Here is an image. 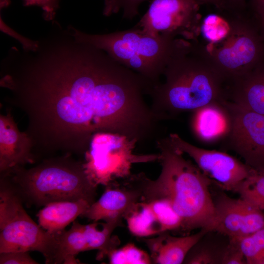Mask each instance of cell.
Segmentation results:
<instances>
[{"label": "cell", "instance_id": "1", "mask_svg": "<svg viewBox=\"0 0 264 264\" xmlns=\"http://www.w3.org/2000/svg\"><path fill=\"white\" fill-rule=\"evenodd\" d=\"M53 25L34 49L15 48L0 73V86L10 93L4 101L27 116L36 158L58 152L85 155L99 133L138 144L152 140L159 123L144 99L151 83Z\"/></svg>", "mask_w": 264, "mask_h": 264}, {"label": "cell", "instance_id": "2", "mask_svg": "<svg viewBox=\"0 0 264 264\" xmlns=\"http://www.w3.org/2000/svg\"><path fill=\"white\" fill-rule=\"evenodd\" d=\"M162 75L149 94L160 122L225 99V83L199 40L176 38Z\"/></svg>", "mask_w": 264, "mask_h": 264}, {"label": "cell", "instance_id": "3", "mask_svg": "<svg viewBox=\"0 0 264 264\" xmlns=\"http://www.w3.org/2000/svg\"><path fill=\"white\" fill-rule=\"evenodd\" d=\"M161 166L158 177L152 180L143 173L132 175L141 194V201L165 198L182 220L181 230L214 231L216 213L209 190L211 181L197 166L185 159L168 136L155 141Z\"/></svg>", "mask_w": 264, "mask_h": 264}, {"label": "cell", "instance_id": "4", "mask_svg": "<svg viewBox=\"0 0 264 264\" xmlns=\"http://www.w3.org/2000/svg\"><path fill=\"white\" fill-rule=\"evenodd\" d=\"M0 176L28 206L82 199L91 205L97 196V186L87 174L84 162L70 154L45 157L29 169L17 166L0 173Z\"/></svg>", "mask_w": 264, "mask_h": 264}, {"label": "cell", "instance_id": "5", "mask_svg": "<svg viewBox=\"0 0 264 264\" xmlns=\"http://www.w3.org/2000/svg\"><path fill=\"white\" fill-rule=\"evenodd\" d=\"M78 41L101 49L123 66L151 82L154 86L160 78L171 53L175 40L151 36L135 26L104 34L84 33L68 26Z\"/></svg>", "mask_w": 264, "mask_h": 264}, {"label": "cell", "instance_id": "6", "mask_svg": "<svg viewBox=\"0 0 264 264\" xmlns=\"http://www.w3.org/2000/svg\"><path fill=\"white\" fill-rule=\"evenodd\" d=\"M229 29L220 40L202 43L225 85L244 75L264 59V39L259 24L245 14L223 11Z\"/></svg>", "mask_w": 264, "mask_h": 264}, {"label": "cell", "instance_id": "7", "mask_svg": "<svg viewBox=\"0 0 264 264\" xmlns=\"http://www.w3.org/2000/svg\"><path fill=\"white\" fill-rule=\"evenodd\" d=\"M9 183L0 178V253L38 251L54 264L63 231L52 233L34 222Z\"/></svg>", "mask_w": 264, "mask_h": 264}, {"label": "cell", "instance_id": "8", "mask_svg": "<svg viewBox=\"0 0 264 264\" xmlns=\"http://www.w3.org/2000/svg\"><path fill=\"white\" fill-rule=\"evenodd\" d=\"M137 144L136 140L118 134H95L84 155V166L89 177L97 186H106L116 180L129 177L135 164L159 160V153H134Z\"/></svg>", "mask_w": 264, "mask_h": 264}, {"label": "cell", "instance_id": "9", "mask_svg": "<svg viewBox=\"0 0 264 264\" xmlns=\"http://www.w3.org/2000/svg\"><path fill=\"white\" fill-rule=\"evenodd\" d=\"M200 6L197 0H153L136 26L155 37L198 41Z\"/></svg>", "mask_w": 264, "mask_h": 264}, {"label": "cell", "instance_id": "10", "mask_svg": "<svg viewBox=\"0 0 264 264\" xmlns=\"http://www.w3.org/2000/svg\"><path fill=\"white\" fill-rule=\"evenodd\" d=\"M221 103L228 117V147L250 168L264 173V115L226 99Z\"/></svg>", "mask_w": 264, "mask_h": 264}, {"label": "cell", "instance_id": "11", "mask_svg": "<svg viewBox=\"0 0 264 264\" xmlns=\"http://www.w3.org/2000/svg\"><path fill=\"white\" fill-rule=\"evenodd\" d=\"M168 137L176 149L189 155L208 177L225 190L235 192L244 180L256 172L226 153L198 147L176 133H170Z\"/></svg>", "mask_w": 264, "mask_h": 264}, {"label": "cell", "instance_id": "12", "mask_svg": "<svg viewBox=\"0 0 264 264\" xmlns=\"http://www.w3.org/2000/svg\"><path fill=\"white\" fill-rule=\"evenodd\" d=\"M216 227L214 232L229 239H238L264 227V212L242 198L222 193L214 200Z\"/></svg>", "mask_w": 264, "mask_h": 264}, {"label": "cell", "instance_id": "13", "mask_svg": "<svg viewBox=\"0 0 264 264\" xmlns=\"http://www.w3.org/2000/svg\"><path fill=\"white\" fill-rule=\"evenodd\" d=\"M122 183L115 181L106 186L100 198L81 216L97 222L121 221L127 212L141 201V194L131 176Z\"/></svg>", "mask_w": 264, "mask_h": 264}, {"label": "cell", "instance_id": "14", "mask_svg": "<svg viewBox=\"0 0 264 264\" xmlns=\"http://www.w3.org/2000/svg\"><path fill=\"white\" fill-rule=\"evenodd\" d=\"M32 141L25 132H21L11 110L0 114V173L17 166L35 162Z\"/></svg>", "mask_w": 264, "mask_h": 264}, {"label": "cell", "instance_id": "15", "mask_svg": "<svg viewBox=\"0 0 264 264\" xmlns=\"http://www.w3.org/2000/svg\"><path fill=\"white\" fill-rule=\"evenodd\" d=\"M226 100L264 115V59L227 84Z\"/></svg>", "mask_w": 264, "mask_h": 264}, {"label": "cell", "instance_id": "16", "mask_svg": "<svg viewBox=\"0 0 264 264\" xmlns=\"http://www.w3.org/2000/svg\"><path fill=\"white\" fill-rule=\"evenodd\" d=\"M207 232L200 229L193 235L176 237L165 231L154 238H144L142 241L149 250L152 263L180 264L192 247Z\"/></svg>", "mask_w": 264, "mask_h": 264}, {"label": "cell", "instance_id": "17", "mask_svg": "<svg viewBox=\"0 0 264 264\" xmlns=\"http://www.w3.org/2000/svg\"><path fill=\"white\" fill-rule=\"evenodd\" d=\"M90 205L83 199L50 203L39 212V224L50 233L61 232L78 216H82Z\"/></svg>", "mask_w": 264, "mask_h": 264}, {"label": "cell", "instance_id": "18", "mask_svg": "<svg viewBox=\"0 0 264 264\" xmlns=\"http://www.w3.org/2000/svg\"><path fill=\"white\" fill-rule=\"evenodd\" d=\"M221 102L208 105L193 111L192 128L200 139L212 141L227 134L228 117Z\"/></svg>", "mask_w": 264, "mask_h": 264}, {"label": "cell", "instance_id": "19", "mask_svg": "<svg viewBox=\"0 0 264 264\" xmlns=\"http://www.w3.org/2000/svg\"><path fill=\"white\" fill-rule=\"evenodd\" d=\"M118 221L102 223V228L98 229V223L84 225V232L87 243V251L98 250L97 259L101 260L114 249L120 243L118 238L111 236L113 230L121 225Z\"/></svg>", "mask_w": 264, "mask_h": 264}, {"label": "cell", "instance_id": "20", "mask_svg": "<svg viewBox=\"0 0 264 264\" xmlns=\"http://www.w3.org/2000/svg\"><path fill=\"white\" fill-rule=\"evenodd\" d=\"M128 228L133 235L146 237L163 232L162 227L149 204L140 201L125 214Z\"/></svg>", "mask_w": 264, "mask_h": 264}, {"label": "cell", "instance_id": "21", "mask_svg": "<svg viewBox=\"0 0 264 264\" xmlns=\"http://www.w3.org/2000/svg\"><path fill=\"white\" fill-rule=\"evenodd\" d=\"M84 227V225L74 221L69 230L63 231L54 264L78 263L75 256L80 252L87 251Z\"/></svg>", "mask_w": 264, "mask_h": 264}, {"label": "cell", "instance_id": "22", "mask_svg": "<svg viewBox=\"0 0 264 264\" xmlns=\"http://www.w3.org/2000/svg\"><path fill=\"white\" fill-rule=\"evenodd\" d=\"M203 236L190 250L184 264H221L228 244L224 247L218 246L212 242H207V240L203 239Z\"/></svg>", "mask_w": 264, "mask_h": 264}, {"label": "cell", "instance_id": "23", "mask_svg": "<svg viewBox=\"0 0 264 264\" xmlns=\"http://www.w3.org/2000/svg\"><path fill=\"white\" fill-rule=\"evenodd\" d=\"M240 198L264 211V173L255 172L244 180L235 192Z\"/></svg>", "mask_w": 264, "mask_h": 264}, {"label": "cell", "instance_id": "24", "mask_svg": "<svg viewBox=\"0 0 264 264\" xmlns=\"http://www.w3.org/2000/svg\"><path fill=\"white\" fill-rule=\"evenodd\" d=\"M236 241L247 264H264V227Z\"/></svg>", "mask_w": 264, "mask_h": 264}, {"label": "cell", "instance_id": "25", "mask_svg": "<svg viewBox=\"0 0 264 264\" xmlns=\"http://www.w3.org/2000/svg\"><path fill=\"white\" fill-rule=\"evenodd\" d=\"M146 202L149 204L162 227L163 232L181 229L182 219L168 200L159 198Z\"/></svg>", "mask_w": 264, "mask_h": 264}, {"label": "cell", "instance_id": "26", "mask_svg": "<svg viewBox=\"0 0 264 264\" xmlns=\"http://www.w3.org/2000/svg\"><path fill=\"white\" fill-rule=\"evenodd\" d=\"M112 264H151L150 256L133 243H128L120 248L112 250L108 255Z\"/></svg>", "mask_w": 264, "mask_h": 264}, {"label": "cell", "instance_id": "27", "mask_svg": "<svg viewBox=\"0 0 264 264\" xmlns=\"http://www.w3.org/2000/svg\"><path fill=\"white\" fill-rule=\"evenodd\" d=\"M146 0H104L103 13L110 16L122 11V17L132 20L138 14L140 4Z\"/></svg>", "mask_w": 264, "mask_h": 264}, {"label": "cell", "instance_id": "28", "mask_svg": "<svg viewBox=\"0 0 264 264\" xmlns=\"http://www.w3.org/2000/svg\"><path fill=\"white\" fill-rule=\"evenodd\" d=\"M221 264H247L243 254L235 241L229 239V243L225 249Z\"/></svg>", "mask_w": 264, "mask_h": 264}, {"label": "cell", "instance_id": "29", "mask_svg": "<svg viewBox=\"0 0 264 264\" xmlns=\"http://www.w3.org/2000/svg\"><path fill=\"white\" fill-rule=\"evenodd\" d=\"M28 252H8L0 253V264H37Z\"/></svg>", "mask_w": 264, "mask_h": 264}, {"label": "cell", "instance_id": "30", "mask_svg": "<svg viewBox=\"0 0 264 264\" xmlns=\"http://www.w3.org/2000/svg\"><path fill=\"white\" fill-rule=\"evenodd\" d=\"M24 5L40 6L43 9L44 18L47 21H53L58 7V0H23Z\"/></svg>", "mask_w": 264, "mask_h": 264}, {"label": "cell", "instance_id": "31", "mask_svg": "<svg viewBox=\"0 0 264 264\" xmlns=\"http://www.w3.org/2000/svg\"><path fill=\"white\" fill-rule=\"evenodd\" d=\"M225 11L233 13H242L246 11L247 0H224Z\"/></svg>", "mask_w": 264, "mask_h": 264}, {"label": "cell", "instance_id": "32", "mask_svg": "<svg viewBox=\"0 0 264 264\" xmlns=\"http://www.w3.org/2000/svg\"><path fill=\"white\" fill-rule=\"evenodd\" d=\"M247 4L256 18H264V0H248Z\"/></svg>", "mask_w": 264, "mask_h": 264}, {"label": "cell", "instance_id": "33", "mask_svg": "<svg viewBox=\"0 0 264 264\" xmlns=\"http://www.w3.org/2000/svg\"><path fill=\"white\" fill-rule=\"evenodd\" d=\"M202 5H212L215 7L218 11H222L225 10V3L224 0H197Z\"/></svg>", "mask_w": 264, "mask_h": 264}, {"label": "cell", "instance_id": "34", "mask_svg": "<svg viewBox=\"0 0 264 264\" xmlns=\"http://www.w3.org/2000/svg\"><path fill=\"white\" fill-rule=\"evenodd\" d=\"M260 30L263 37L264 39V18H257Z\"/></svg>", "mask_w": 264, "mask_h": 264}]
</instances>
